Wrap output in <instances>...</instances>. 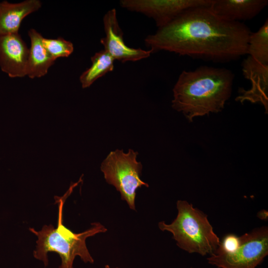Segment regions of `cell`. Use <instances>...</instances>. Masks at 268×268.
<instances>
[{
	"label": "cell",
	"mask_w": 268,
	"mask_h": 268,
	"mask_svg": "<svg viewBox=\"0 0 268 268\" xmlns=\"http://www.w3.org/2000/svg\"><path fill=\"white\" fill-rule=\"evenodd\" d=\"M210 6L190 9L158 28L145 38L146 47L152 53L166 51L214 62L247 54L250 29L240 22L221 18Z\"/></svg>",
	"instance_id": "cell-1"
},
{
	"label": "cell",
	"mask_w": 268,
	"mask_h": 268,
	"mask_svg": "<svg viewBox=\"0 0 268 268\" xmlns=\"http://www.w3.org/2000/svg\"><path fill=\"white\" fill-rule=\"evenodd\" d=\"M234 74L228 69L201 66L183 71L173 89L172 108L190 122L193 118L218 113L230 98Z\"/></svg>",
	"instance_id": "cell-2"
},
{
	"label": "cell",
	"mask_w": 268,
	"mask_h": 268,
	"mask_svg": "<svg viewBox=\"0 0 268 268\" xmlns=\"http://www.w3.org/2000/svg\"><path fill=\"white\" fill-rule=\"evenodd\" d=\"M73 191L69 187L63 197H55L59 202V216L57 227L52 225H44L39 231L33 228L29 230L37 236L36 249L33 256L43 262L45 267L48 265V253H57L61 259L59 268H73V264L76 256H79L85 263L93 264L94 259L91 256L86 244L87 238L96 234L104 233L107 228L100 222H93L87 230L75 233L67 228L63 221V207L66 198Z\"/></svg>",
	"instance_id": "cell-3"
},
{
	"label": "cell",
	"mask_w": 268,
	"mask_h": 268,
	"mask_svg": "<svg viewBox=\"0 0 268 268\" xmlns=\"http://www.w3.org/2000/svg\"><path fill=\"white\" fill-rule=\"evenodd\" d=\"M177 208V215L172 222L167 224L160 221L158 224L159 228L171 232L177 246L189 253L202 256L213 254L220 241L207 215L185 201H178Z\"/></svg>",
	"instance_id": "cell-4"
},
{
	"label": "cell",
	"mask_w": 268,
	"mask_h": 268,
	"mask_svg": "<svg viewBox=\"0 0 268 268\" xmlns=\"http://www.w3.org/2000/svg\"><path fill=\"white\" fill-rule=\"evenodd\" d=\"M138 154L132 149L127 153L116 149L108 154L100 167L106 182L120 192L121 199L133 210H135L136 190L149 186L140 179L142 165L136 159Z\"/></svg>",
	"instance_id": "cell-5"
},
{
	"label": "cell",
	"mask_w": 268,
	"mask_h": 268,
	"mask_svg": "<svg viewBox=\"0 0 268 268\" xmlns=\"http://www.w3.org/2000/svg\"><path fill=\"white\" fill-rule=\"evenodd\" d=\"M240 244L232 252L219 248L208 263L218 268H256L268 254V229L263 226L239 237Z\"/></svg>",
	"instance_id": "cell-6"
},
{
	"label": "cell",
	"mask_w": 268,
	"mask_h": 268,
	"mask_svg": "<svg viewBox=\"0 0 268 268\" xmlns=\"http://www.w3.org/2000/svg\"><path fill=\"white\" fill-rule=\"evenodd\" d=\"M213 0H122L120 5L129 10L153 18L161 27L185 11L195 7L210 6Z\"/></svg>",
	"instance_id": "cell-7"
},
{
	"label": "cell",
	"mask_w": 268,
	"mask_h": 268,
	"mask_svg": "<svg viewBox=\"0 0 268 268\" xmlns=\"http://www.w3.org/2000/svg\"><path fill=\"white\" fill-rule=\"evenodd\" d=\"M105 37L100 40L104 50L114 60L122 63L135 62L149 57L152 51L128 47L123 39V33L117 18L115 8L109 10L103 17Z\"/></svg>",
	"instance_id": "cell-8"
},
{
	"label": "cell",
	"mask_w": 268,
	"mask_h": 268,
	"mask_svg": "<svg viewBox=\"0 0 268 268\" xmlns=\"http://www.w3.org/2000/svg\"><path fill=\"white\" fill-rule=\"evenodd\" d=\"M29 49L18 33L0 36V67L11 78L27 75Z\"/></svg>",
	"instance_id": "cell-9"
},
{
	"label": "cell",
	"mask_w": 268,
	"mask_h": 268,
	"mask_svg": "<svg viewBox=\"0 0 268 268\" xmlns=\"http://www.w3.org/2000/svg\"><path fill=\"white\" fill-rule=\"evenodd\" d=\"M244 77L251 82L248 90L239 89L236 100L241 103L247 101L263 104L266 112L268 110V65H263L250 56L242 64Z\"/></svg>",
	"instance_id": "cell-10"
},
{
	"label": "cell",
	"mask_w": 268,
	"mask_h": 268,
	"mask_svg": "<svg viewBox=\"0 0 268 268\" xmlns=\"http://www.w3.org/2000/svg\"><path fill=\"white\" fill-rule=\"evenodd\" d=\"M268 4V0H213L210 7L221 18L239 22L255 17Z\"/></svg>",
	"instance_id": "cell-11"
},
{
	"label": "cell",
	"mask_w": 268,
	"mask_h": 268,
	"mask_svg": "<svg viewBox=\"0 0 268 268\" xmlns=\"http://www.w3.org/2000/svg\"><path fill=\"white\" fill-rule=\"evenodd\" d=\"M41 5L39 0H26L18 3L0 2V36L18 33L23 19L38 10Z\"/></svg>",
	"instance_id": "cell-12"
},
{
	"label": "cell",
	"mask_w": 268,
	"mask_h": 268,
	"mask_svg": "<svg viewBox=\"0 0 268 268\" xmlns=\"http://www.w3.org/2000/svg\"><path fill=\"white\" fill-rule=\"evenodd\" d=\"M31 41L27 75L31 78L40 77L47 74L55 60L49 55L43 43V37L35 29L28 31Z\"/></svg>",
	"instance_id": "cell-13"
},
{
	"label": "cell",
	"mask_w": 268,
	"mask_h": 268,
	"mask_svg": "<svg viewBox=\"0 0 268 268\" xmlns=\"http://www.w3.org/2000/svg\"><path fill=\"white\" fill-rule=\"evenodd\" d=\"M92 65L80 76L83 88L90 87L97 79L114 68V59L104 49L96 53L91 58Z\"/></svg>",
	"instance_id": "cell-14"
},
{
	"label": "cell",
	"mask_w": 268,
	"mask_h": 268,
	"mask_svg": "<svg viewBox=\"0 0 268 268\" xmlns=\"http://www.w3.org/2000/svg\"><path fill=\"white\" fill-rule=\"evenodd\" d=\"M247 54L258 62L268 65V20L259 30L250 36Z\"/></svg>",
	"instance_id": "cell-15"
},
{
	"label": "cell",
	"mask_w": 268,
	"mask_h": 268,
	"mask_svg": "<svg viewBox=\"0 0 268 268\" xmlns=\"http://www.w3.org/2000/svg\"><path fill=\"white\" fill-rule=\"evenodd\" d=\"M43 43L49 55L55 61L59 58L68 57L73 51L72 43L62 37L56 39L43 38Z\"/></svg>",
	"instance_id": "cell-16"
},
{
	"label": "cell",
	"mask_w": 268,
	"mask_h": 268,
	"mask_svg": "<svg viewBox=\"0 0 268 268\" xmlns=\"http://www.w3.org/2000/svg\"><path fill=\"white\" fill-rule=\"evenodd\" d=\"M240 244V238L233 234L226 235L222 239L218 248L225 252H232L235 250Z\"/></svg>",
	"instance_id": "cell-17"
},
{
	"label": "cell",
	"mask_w": 268,
	"mask_h": 268,
	"mask_svg": "<svg viewBox=\"0 0 268 268\" xmlns=\"http://www.w3.org/2000/svg\"><path fill=\"white\" fill-rule=\"evenodd\" d=\"M268 211L266 210H262L258 213L257 216L258 218L263 219L266 220L268 219Z\"/></svg>",
	"instance_id": "cell-18"
},
{
	"label": "cell",
	"mask_w": 268,
	"mask_h": 268,
	"mask_svg": "<svg viewBox=\"0 0 268 268\" xmlns=\"http://www.w3.org/2000/svg\"><path fill=\"white\" fill-rule=\"evenodd\" d=\"M104 268H111L109 265H106L105 266Z\"/></svg>",
	"instance_id": "cell-19"
},
{
	"label": "cell",
	"mask_w": 268,
	"mask_h": 268,
	"mask_svg": "<svg viewBox=\"0 0 268 268\" xmlns=\"http://www.w3.org/2000/svg\"></svg>",
	"instance_id": "cell-20"
},
{
	"label": "cell",
	"mask_w": 268,
	"mask_h": 268,
	"mask_svg": "<svg viewBox=\"0 0 268 268\" xmlns=\"http://www.w3.org/2000/svg\"></svg>",
	"instance_id": "cell-21"
}]
</instances>
